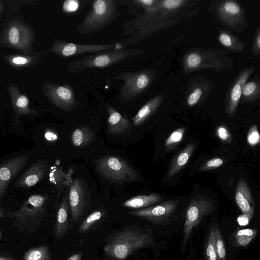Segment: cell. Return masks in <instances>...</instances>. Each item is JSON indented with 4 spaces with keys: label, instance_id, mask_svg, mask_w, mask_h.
Instances as JSON below:
<instances>
[{
    "label": "cell",
    "instance_id": "cell-1",
    "mask_svg": "<svg viewBox=\"0 0 260 260\" xmlns=\"http://www.w3.org/2000/svg\"><path fill=\"white\" fill-rule=\"evenodd\" d=\"M105 241V254L117 260L125 259L137 250L154 244L152 233L137 225L116 231L107 237Z\"/></svg>",
    "mask_w": 260,
    "mask_h": 260
},
{
    "label": "cell",
    "instance_id": "cell-2",
    "mask_svg": "<svg viewBox=\"0 0 260 260\" xmlns=\"http://www.w3.org/2000/svg\"><path fill=\"white\" fill-rule=\"evenodd\" d=\"M119 1L95 0L92 2L89 12L77 27L83 35L96 33L116 20L120 15Z\"/></svg>",
    "mask_w": 260,
    "mask_h": 260
},
{
    "label": "cell",
    "instance_id": "cell-3",
    "mask_svg": "<svg viewBox=\"0 0 260 260\" xmlns=\"http://www.w3.org/2000/svg\"><path fill=\"white\" fill-rule=\"evenodd\" d=\"M144 51L136 48L112 50L93 53L69 63L67 70L77 73L90 68H103L112 66L141 55Z\"/></svg>",
    "mask_w": 260,
    "mask_h": 260
},
{
    "label": "cell",
    "instance_id": "cell-4",
    "mask_svg": "<svg viewBox=\"0 0 260 260\" xmlns=\"http://www.w3.org/2000/svg\"><path fill=\"white\" fill-rule=\"evenodd\" d=\"M48 197L46 195L30 196L17 211L12 212V224L19 232L30 234L35 231L45 215Z\"/></svg>",
    "mask_w": 260,
    "mask_h": 260
},
{
    "label": "cell",
    "instance_id": "cell-5",
    "mask_svg": "<svg viewBox=\"0 0 260 260\" xmlns=\"http://www.w3.org/2000/svg\"><path fill=\"white\" fill-rule=\"evenodd\" d=\"M154 75L152 70H142L124 72L114 76V79L124 82L118 99L124 103L134 101L150 86L154 79Z\"/></svg>",
    "mask_w": 260,
    "mask_h": 260
},
{
    "label": "cell",
    "instance_id": "cell-6",
    "mask_svg": "<svg viewBox=\"0 0 260 260\" xmlns=\"http://www.w3.org/2000/svg\"><path fill=\"white\" fill-rule=\"evenodd\" d=\"M128 46L126 40L107 44H83L56 39L46 50L60 58H69L112 50H122Z\"/></svg>",
    "mask_w": 260,
    "mask_h": 260
},
{
    "label": "cell",
    "instance_id": "cell-7",
    "mask_svg": "<svg viewBox=\"0 0 260 260\" xmlns=\"http://www.w3.org/2000/svg\"><path fill=\"white\" fill-rule=\"evenodd\" d=\"M35 36L32 30L22 22L14 20L6 26L0 37L1 44L29 54L35 52Z\"/></svg>",
    "mask_w": 260,
    "mask_h": 260
},
{
    "label": "cell",
    "instance_id": "cell-8",
    "mask_svg": "<svg viewBox=\"0 0 260 260\" xmlns=\"http://www.w3.org/2000/svg\"><path fill=\"white\" fill-rule=\"evenodd\" d=\"M99 173L111 181L122 183L136 181L137 172L123 159L117 156L107 155L96 163Z\"/></svg>",
    "mask_w": 260,
    "mask_h": 260
},
{
    "label": "cell",
    "instance_id": "cell-9",
    "mask_svg": "<svg viewBox=\"0 0 260 260\" xmlns=\"http://www.w3.org/2000/svg\"><path fill=\"white\" fill-rule=\"evenodd\" d=\"M215 209L214 201L205 196L198 195L190 200L186 211L183 246L185 245L192 231L196 228L201 219L212 213Z\"/></svg>",
    "mask_w": 260,
    "mask_h": 260
},
{
    "label": "cell",
    "instance_id": "cell-10",
    "mask_svg": "<svg viewBox=\"0 0 260 260\" xmlns=\"http://www.w3.org/2000/svg\"><path fill=\"white\" fill-rule=\"evenodd\" d=\"M42 90L50 102L63 111L70 112L79 104L74 87L68 83L59 84L46 82Z\"/></svg>",
    "mask_w": 260,
    "mask_h": 260
},
{
    "label": "cell",
    "instance_id": "cell-11",
    "mask_svg": "<svg viewBox=\"0 0 260 260\" xmlns=\"http://www.w3.org/2000/svg\"><path fill=\"white\" fill-rule=\"evenodd\" d=\"M178 204V201L176 200H168L155 206L131 211L129 213L152 223L160 224L175 212Z\"/></svg>",
    "mask_w": 260,
    "mask_h": 260
},
{
    "label": "cell",
    "instance_id": "cell-12",
    "mask_svg": "<svg viewBox=\"0 0 260 260\" xmlns=\"http://www.w3.org/2000/svg\"><path fill=\"white\" fill-rule=\"evenodd\" d=\"M29 156L15 157L0 164V203L10 183L27 164Z\"/></svg>",
    "mask_w": 260,
    "mask_h": 260
},
{
    "label": "cell",
    "instance_id": "cell-13",
    "mask_svg": "<svg viewBox=\"0 0 260 260\" xmlns=\"http://www.w3.org/2000/svg\"><path fill=\"white\" fill-rule=\"evenodd\" d=\"M72 220L76 222L81 216L85 203V191L82 182L75 179L71 183L68 197Z\"/></svg>",
    "mask_w": 260,
    "mask_h": 260
},
{
    "label": "cell",
    "instance_id": "cell-14",
    "mask_svg": "<svg viewBox=\"0 0 260 260\" xmlns=\"http://www.w3.org/2000/svg\"><path fill=\"white\" fill-rule=\"evenodd\" d=\"M235 200L242 214L247 215L251 220L254 216L255 204L247 182L242 178H240L238 181Z\"/></svg>",
    "mask_w": 260,
    "mask_h": 260
},
{
    "label": "cell",
    "instance_id": "cell-15",
    "mask_svg": "<svg viewBox=\"0 0 260 260\" xmlns=\"http://www.w3.org/2000/svg\"><path fill=\"white\" fill-rule=\"evenodd\" d=\"M11 104L15 115L16 125L18 124V120L23 115H36L37 111L29 107V100L25 94L21 93L19 88L14 84L7 86Z\"/></svg>",
    "mask_w": 260,
    "mask_h": 260
},
{
    "label": "cell",
    "instance_id": "cell-16",
    "mask_svg": "<svg viewBox=\"0 0 260 260\" xmlns=\"http://www.w3.org/2000/svg\"><path fill=\"white\" fill-rule=\"evenodd\" d=\"M46 173V165L42 159L33 164L15 181L14 186L28 188L41 181Z\"/></svg>",
    "mask_w": 260,
    "mask_h": 260
},
{
    "label": "cell",
    "instance_id": "cell-17",
    "mask_svg": "<svg viewBox=\"0 0 260 260\" xmlns=\"http://www.w3.org/2000/svg\"><path fill=\"white\" fill-rule=\"evenodd\" d=\"M254 68H249L243 71L233 85L229 96L227 113L232 116L234 114L240 98L242 89Z\"/></svg>",
    "mask_w": 260,
    "mask_h": 260
},
{
    "label": "cell",
    "instance_id": "cell-18",
    "mask_svg": "<svg viewBox=\"0 0 260 260\" xmlns=\"http://www.w3.org/2000/svg\"><path fill=\"white\" fill-rule=\"evenodd\" d=\"M47 53L44 50L41 52L35 51L24 54H7L4 56L6 63L14 67L29 68L39 64L42 61V56Z\"/></svg>",
    "mask_w": 260,
    "mask_h": 260
},
{
    "label": "cell",
    "instance_id": "cell-19",
    "mask_svg": "<svg viewBox=\"0 0 260 260\" xmlns=\"http://www.w3.org/2000/svg\"><path fill=\"white\" fill-rule=\"evenodd\" d=\"M107 132L110 134H119L131 128L129 121L111 105H107Z\"/></svg>",
    "mask_w": 260,
    "mask_h": 260
},
{
    "label": "cell",
    "instance_id": "cell-20",
    "mask_svg": "<svg viewBox=\"0 0 260 260\" xmlns=\"http://www.w3.org/2000/svg\"><path fill=\"white\" fill-rule=\"evenodd\" d=\"M164 100V95L153 97L146 103L132 118L135 126L141 125L158 109Z\"/></svg>",
    "mask_w": 260,
    "mask_h": 260
},
{
    "label": "cell",
    "instance_id": "cell-21",
    "mask_svg": "<svg viewBox=\"0 0 260 260\" xmlns=\"http://www.w3.org/2000/svg\"><path fill=\"white\" fill-rule=\"evenodd\" d=\"M69 207L68 200L64 197L58 208L54 229V235L59 240L64 237L68 231Z\"/></svg>",
    "mask_w": 260,
    "mask_h": 260
},
{
    "label": "cell",
    "instance_id": "cell-22",
    "mask_svg": "<svg viewBox=\"0 0 260 260\" xmlns=\"http://www.w3.org/2000/svg\"><path fill=\"white\" fill-rule=\"evenodd\" d=\"M194 149L195 144L193 143H190L172 159L168 168V177H172L187 163Z\"/></svg>",
    "mask_w": 260,
    "mask_h": 260
},
{
    "label": "cell",
    "instance_id": "cell-23",
    "mask_svg": "<svg viewBox=\"0 0 260 260\" xmlns=\"http://www.w3.org/2000/svg\"><path fill=\"white\" fill-rule=\"evenodd\" d=\"M163 198L160 195H137L132 197L123 203V206L132 209H142L160 202Z\"/></svg>",
    "mask_w": 260,
    "mask_h": 260
},
{
    "label": "cell",
    "instance_id": "cell-24",
    "mask_svg": "<svg viewBox=\"0 0 260 260\" xmlns=\"http://www.w3.org/2000/svg\"><path fill=\"white\" fill-rule=\"evenodd\" d=\"M95 139L94 132L87 125H84L75 129L71 137L73 145L80 147L89 144Z\"/></svg>",
    "mask_w": 260,
    "mask_h": 260
},
{
    "label": "cell",
    "instance_id": "cell-25",
    "mask_svg": "<svg viewBox=\"0 0 260 260\" xmlns=\"http://www.w3.org/2000/svg\"><path fill=\"white\" fill-rule=\"evenodd\" d=\"M51 258L48 247L42 245L28 250L23 255L22 260H51Z\"/></svg>",
    "mask_w": 260,
    "mask_h": 260
},
{
    "label": "cell",
    "instance_id": "cell-26",
    "mask_svg": "<svg viewBox=\"0 0 260 260\" xmlns=\"http://www.w3.org/2000/svg\"><path fill=\"white\" fill-rule=\"evenodd\" d=\"M220 12L224 19H233L240 15L241 9L235 1H228L221 6Z\"/></svg>",
    "mask_w": 260,
    "mask_h": 260
},
{
    "label": "cell",
    "instance_id": "cell-27",
    "mask_svg": "<svg viewBox=\"0 0 260 260\" xmlns=\"http://www.w3.org/2000/svg\"><path fill=\"white\" fill-rule=\"evenodd\" d=\"M257 230L254 229H243L238 230L235 235L237 244L241 247L248 245L256 237Z\"/></svg>",
    "mask_w": 260,
    "mask_h": 260
},
{
    "label": "cell",
    "instance_id": "cell-28",
    "mask_svg": "<svg viewBox=\"0 0 260 260\" xmlns=\"http://www.w3.org/2000/svg\"><path fill=\"white\" fill-rule=\"evenodd\" d=\"M104 214V211L101 210L91 213L82 222L78 229V233H84L89 230L102 218Z\"/></svg>",
    "mask_w": 260,
    "mask_h": 260
},
{
    "label": "cell",
    "instance_id": "cell-29",
    "mask_svg": "<svg viewBox=\"0 0 260 260\" xmlns=\"http://www.w3.org/2000/svg\"><path fill=\"white\" fill-rule=\"evenodd\" d=\"M215 247L218 260H226V251L225 243L220 229L217 225H213Z\"/></svg>",
    "mask_w": 260,
    "mask_h": 260
},
{
    "label": "cell",
    "instance_id": "cell-30",
    "mask_svg": "<svg viewBox=\"0 0 260 260\" xmlns=\"http://www.w3.org/2000/svg\"><path fill=\"white\" fill-rule=\"evenodd\" d=\"M206 257L207 260H218L215 247L213 225L210 228L209 231L206 246Z\"/></svg>",
    "mask_w": 260,
    "mask_h": 260
},
{
    "label": "cell",
    "instance_id": "cell-31",
    "mask_svg": "<svg viewBox=\"0 0 260 260\" xmlns=\"http://www.w3.org/2000/svg\"><path fill=\"white\" fill-rule=\"evenodd\" d=\"M259 93V85L255 81H250L244 85L242 95L246 100H252L255 99Z\"/></svg>",
    "mask_w": 260,
    "mask_h": 260
},
{
    "label": "cell",
    "instance_id": "cell-32",
    "mask_svg": "<svg viewBox=\"0 0 260 260\" xmlns=\"http://www.w3.org/2000/svg\"><path fill=\"white\" fill-rule=\"evenodd\" d=\"M185 131L184 128H178L173 131L166 140L165 143L166 149L170 150L180 142L183 138Z\"/></svg>",
    "mask_w": 260,
    "mask_h": 260
},
{
    "label": "cell",
    "instance_id": "cell-33",
    "mask_svg": "<svg viewBox=\"0 0 260 260\" xmlns=\"http://www.w3.org/2000/svg\"><path fill=\"white\" fill-rule=\"evenodd\" d=\"M247 143L251 146H255L260 142V135L256 125H253L249 130L247 136Z\"/></svg>",
    "mask_w": 260,
    "mask_h": 260
},
{
    "label": "cell",
    "instance_id": "cell-34",
    "mask_svg": "<svg viewBox=\"0 0 260 260\" xmlns=\"http://www.w3.org/2000/svg\"><path fill=\"white\" fill-rule=\"evenodd\" d=\"M81 2L77 0H67L62 5L63 11L67 14L75 13L81 8Z\"/></svg>",
    "mask_w": 260,
    "mask_h": 260
},
{
    "label": "cell",
    "instance_id": "cell-35",
    "mask_svg": "<svg viewBox=\"0 0 260 260\" xmlns=\"http://www.w3.org/2000/svg\"><path fill=\"white\" fill-rule=\"evenodd\" d=\"M185 62L188 68L193 69L200 65L202 62V57L197 53H192L187 56Z\"/></svg>",
    "mask_w": 260,
    "mask_h": 260
},
{
    "label": "cell",
    "instance_id": "cell-36",
    "mask_svg": "<svg viewBox=\"0 0 260 260\" xmlns=\"http://www.w3.org/2000/svg\"><path fill=\"white\" fill-rule=\"evenodd\" d=\"M224 163V161L220 158H215L209 160L203 165L200 168L201 171H207L216 169Z\"/></svg>",
    "mask_w": 260,
    "mask_h": 260
},
{
    "label": "cell",
    "instance_id": "cell-37",
    "mask_svg": "<svg viewBox=\"0 0 260 260\" xmlns=\"http://www.w3.org/2000/svg\"><path fill=\"white\" fill-rule=\"evenodd\" d=\"M218 40L223 46L227 48H232L235 43L234 38L225 32H223L219 34Z\"/></svg>",
    "mask_w": 260,
    "mask_h": 260
},
{
    "label": "cell",
    "instance_id": "cell-38",
    "mask_svg": "<svg viewBox=\"0 0 260 260\" xmlns=\"http://www.w3.org/2000/svg\"><path fill=\"white\" fill-rule=\"evenodd\" d=\"M202 94V90L199 87L196 88L192 92L189 94L187 99V104L190 106L196 105Z\"/></svg>",
    "mask_w": 260,
    "mask_h": 260
},
{
    "label": "cell",
    "instance_id": "cell-39",
    "mask_svg": "<svg viewBox=\"0 0 260 260\" xmlns=\"http://www.w3.org/2000/svg\"><path fill=\"white\" fill-rule=\"evenodd\" d=\"M218 137L222 141L229 142L231 140V136L228 129L224 125L219 126L216 131Z\"/></svg>",
    "mask_w": 260,
    "mask_h": 260
},
{
    "label": "cell",
    "instance_id": "cell-40",
    "mask_svg": "<svg viewBox=\"0 0 260 260\" xmlns=\"http://www.w3.org/2000/svg\"><path fill=\"white\" fill-rule=\"evenodd\" d=\"M184 2L183 0H165L162 2V6L168 10H173L180 7Z\"/></svg>",
    "mask_w": 260,
    "mask_h": 260
},
{
    "label": "cell",
    "instance_id": "cell-41",
    "mask_svg": "<svg viewBox=\"0 0 260 260\" xmlns=\"http://www.w3.org/2000/svg\"><path fill=\"white\" fill-rule=\"evenodd\" d=\"M45 139L49 142H54L58 139L57 134L51 129H47L44 133Z\"/></svg>",
    "mask_w": 260,
    "mask_h": 260
},
{
    "label": "cell",
    "instance_id": "cell-42",
    "mask_svg": "<svg viewBox=\"0 0 260 260\" xmlns=\"http://www.w3.org/2000/svg\"><path fill=\"white\" fill-rule=\"evenodd\" d=\"M251 219L246 214H242L238 216L237 221L240 226H243L248 225Z\"/></svg>",
    "mask_w": 260,
    "mask_h": 260
},
{
    "label": "cell",
    "instance_id": "cell-43",
    "mask_svg": "<svg viewBox=\"0 0 260 260\" xmlns=\"http://www.w3.org/2000/svg\"><path fill=\"white\" fill-rule=\"evenodd\" d=\"M82 256V253L78 252L71 255L67 260H81Z\"/></svg>",
    "mask_w": 260,
    "mask_h": 260
},
{
    "label": "cell",
    "instance_id": "cell-44",
    "mask_svg": "<svg viewBox=\"0 0 260 260\" xmlns=\"http://www.w3.org/2000/svg\"><path fill=\"white\" fill-rule=\"evenodd\" d=\"M12 212L6 211L4 209L0 208V218L4 217H11Z\"/></svg>",
    "mask_w": 260,
    "mask_h": 260
},
{
    "label": "cell",
    "instance_id": "cell-45",
    "mask_svg": "<svg viewBox=\"0 0 260 260\" xmlns=\"http://www.w3.org/2000/svg\"><path fill=\"white\" fill-rule=\"evenodd\" d=\"M255 45L257 49L259 50L260 47V36L259 33H258L257 36L256 37Z\"/></svg>",
    "mask_w": 260,
    "mask_h": 260
},
{
    "label": "cell",
    "instance_id": "cell-46",
    "mask_svg": "<svg viewBox=\"0 0 260 260\" xmlns=\"http://www.w3.org/2000/svg\"><path fill=\"white\" fill-rule=\"evenodd\" d=\"M0 260H14L11 258L0 256Z\"/></svg>",
    "mask_w": 260,
    "mask_h": 260
},
{
    "label": "cell",
    "instance_id": "cell-47",
    "mask_svg": "<svg viewBox=\"0 0 260 260\" xmlns=\"http://www.w3.org/2000/svg\"><path fill=\"white\" fill-rule=\"evenodd\" d=\"M4 5V2L3 1L0 0V14L2 11Z\"/></svg>",
    "mask_w": 260,
    "mask_h": 260
},
{
    "label": "cell",
    "instance_id": "cell-48",
    "mask_svg": "<svg viewBox=\"0 0 260 260\" xmlns=\"http://www.w3.org/2000/svg\"><path fill=\"white\" fill-rule=\"evenodd\" d=\"M2 237H3L2 234V233H1V232L0 231V239H2Z\"/></svg>",
    "mask_w": 260,
    "mask_h": 260
}]
</instances>
